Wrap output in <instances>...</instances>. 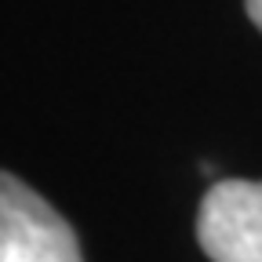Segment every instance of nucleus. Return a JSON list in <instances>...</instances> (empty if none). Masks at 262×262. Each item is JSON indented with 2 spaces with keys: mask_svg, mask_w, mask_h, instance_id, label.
Masks as SVG:
<instances>
[{
  "mask_svg": "<svg viewBox=\"0 0 262 262\" xmlns=\"http://www.w3.org/2000/svg\"><path fill=\"white\" fill-rule=\"evenodd\" d=\"M244 8H248V15H251V22L262 29V0H244Z\"/></svg>",
  "mask_w": 262,
  "mask_h": 262,
  "instance_id": "3",
  "label": "nucleus"
},
{
  "mask_svg": "<svg viewBox=\"0 0 262 262\" xmlns=\"http://www.w3.org/2000/svg\"><path fill=\"white\" fill-rule=\"evenodd\" d=\"M0 262H84L70 222L8 171H0Z\"/></svg>",
  "mask_w": 262,
  "mask_h": 262,
  "instance_id": "1",
  "label": "nucleus"
},
{
  "mask_svg": "<svg viewBox=\"0 0 262 262\" xmlns=\"http://www.w3.org/2000/svg\"><path fill=\"white\" fill-rule=\"evenodd\" d=\"M196 241L211 262H262V182H215L196 211Z\"/></svg>",
  "mask_w": 262,
  "mask_h": 262,
  "instance_id": "2",
  "label": "nucleus"
}]
</instances>
